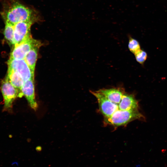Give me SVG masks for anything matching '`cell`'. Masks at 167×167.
Returning <instances> with one entry per match:
<instances>
[{"instance_id":"9","label":"cell","mask_w":167,"mask_h":167,"mask_svg":"<svg viewBox=\"0 0 167 167\" xmlns=\"http://www.w3.org/2000/svg\"><path fill=\"white\" fill-rule=\"evenodd\" d=\"M97 91L103 94L111 101L118 105L120 103L123 95L125 93L124 89L122 87L103 88Z\"/></svg>"},{"instance_id":"1","label":"cell","mask_w":167,"mask_h":167,"mask_svg":"<svg viewBox=\"0 0 167 167\" xmlns=\"http://www.w3.org/2000/svg\"><path fill=\"white\" fill-rule=\"evenodd\" d=\"M1 15L5 23L14 24L21 22L35 23L40 20L36 11L18 0H3Z\"/></svg>"},{"instance_id":"13","label":"cell","mask_w":167,"mask_h":167,"mask_svg":"<svg viewBox=\"0 0 167 167\" xmlns=\"http://www.w3.org/2000/svg\"><path fill=\"white\" fill-rule=\"evenodd\" d=\"M14 25L9 23H5L4 31V37L9 44L14 45Z\"/></svg>"},{"instance_id":"12","label":"cell","mask_w":167,"mask_h":167,"mask_svg":"<svg viewBox=\"0 0 167 167\" xmlns=\"http://www.w3.org/2000/svg\"><path fill=\"white\" fill-rule=\"evenodd\" d=\"M40 46H37L32 48L27 54L24 59L33 75L37 58L38 49Z\"/></svg>"},{"instance_id":"15","label":"cell","mask_w":167,"mask_h":167,"mask_svg":"<svg viewBox=\"0 0 167 167\" xmlns=\"http://www.w3.org/2000/svg\"><path fill=\"white\" fill-rule=\"evenodd\" d=\"M136 61L140 64L143 65L148 58L147 53L144 50L141 49L134 54Z\"/></svg>"},{"instance_id":"2","label":"cell","mask_w":167,"mask_h":167,"mask_svg":"<svg viewBox=\"0 0 167 167\" xmlns=\"http://www.w3.org/2000/svg\"><path fill=\"white\" fill-rule=\"evenodd\" d=\"M145 121V117L138 109L124 110L118 109L110 117L105 118V124L114 126H124L133 120Z\"/></svg>"},{"instance_id":"14","label":"cell","mask_w":167,"mask_h":167,"mask_svg":"<svg viewBox=\"0 0 167 167\" xmlns=\"http://www.w3.org/2000/svg\"><path fill=\"white\" fill-rule=\"evenodd\" d=\"M128 48L129 50L134 54L141 49L138 41L131 37H129Z\"/></svg>"},{"instance_id":"6","label":"cell","mask_w":167,"mask_h":167,"mask_svg":"<svg viewBox=\"0 0 167 167\" xmlns=\"http://www.w3.org/2000/svg\"><path fill=\"white\" fill-rule=\"evenodd\" d=\"M90 92L97 99L100 111L105 118L110 117L119 109L118 104L109 100L103 94L97 91L90 90Z\"/></svg>"},{"instance_id":"8","label":"cell","mask_w":167,"mask_h":167,"mask_svg":"<svg viewBox=\"0 0 167 167\" xmlns=\"http://www.w3.org/2000/svg\"><path fill=\"white\" fill-rule=\"evenodd\" d=\"M34 79L24 82L20 90L21 96H24L31 107L36 110L38 107L35 96Z\"/></svg>"},{"instance_id":"3","label":"cell","mask_w":167,"mask_h":167,"mask_svg":"<svg viewBox=\"0 0 167 167\" xmlns=\"http://www.w3.org/2000/svg\"><path fill=\"white\" fill-rule=\"evenodd\" d=\"M1 92L4 100V111H11L13 103L17 97H20V91L14 87L6 77L2 82Z\"/></svg>"},{"instance_id":"4","label":"cell","mask_w":167,"mask_h":167,"mask_svg":"<svg viewBox=\"0 0 167 167\" xmlns=\"http://www.w3.org/2000/svg\"><path fill=\"white\" fill-rule=\"evenodd\" d=\"M34 23L31 21L21 22L13 24L14 45H19L32 37L31 27Z\"/></svg>"},{"instance_id":"11","label":"cell","mask_w":167,"mask_h":167,"mask_svg":"<svg viewBox=\"0 0 167 167\" xmlns=\"http://www.w3.org/2000/svg\"><path fill=\"white\" fill-rule=\"evenodd\" d=\"M6 77L14 87L20 91L24 81L18 72L12 70L8 69Z\"/></svg>"},{"instance_id":"7","label":"cell","mask_w":167,"mask_h":167,"mask_svg":"<svg viewBox=\"0 0 167 167\" xmlns=\"http://www.w3.org/2000/svg\"><path fill=\"white\" fill-rule=\"evenodd\" d=\"M8 69L18 72L22 76L24 82L34 79V75L24 59L16 60L10 58L7 62Z\"/></svg>"},{"instance_id":"10","label":"cell","mask_w":167,"mask_h":167,"mask_svg":"<svg viewBox=\"0 0 167 167\" xmlns=\"http://www.w3.org/2000/svg\"><path fill=\"white\" fill-rule=\"evenodd\" d=\"M119 109L124 110L138 109V102L132 94L125 93L119 104Z\"/></svg>"},{"instance_id":"5","label":"cell","mask_w":167,"mask_h":167,"mask_svg":"<svg viewBox=\"0 0 167 167\" xmlns=\"http://www.w3.org/2000/svg\"><path fill=\"white\" fill-rule=\"evenodd\" d=\"M38 45H41L40 43L32 37L19 44L15 45L11 52L10 58L16 60L24 59L32 48Z\"/></svg>"}]
</instances>
